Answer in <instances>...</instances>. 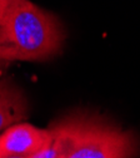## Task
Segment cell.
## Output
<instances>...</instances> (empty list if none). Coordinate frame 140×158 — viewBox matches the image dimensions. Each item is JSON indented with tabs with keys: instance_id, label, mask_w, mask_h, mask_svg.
I'll return each instance as SVG.
<instances>
[{
	"instance_id": "3",
	"label": "cell",
	"mask_w": 140,
	"mask_h": 158,
	"mask_svg": "<svg viewBox=\"0 0 140 158\" xmlns=\"http://www.w3.org/2000/svg\"><path fill=\"white\" fill-rule=\"evenodd\" d=\"M51 129H40L29 123H16L0 134V157H30L53 141Z\"/></svg>"
},
{
	"instance_id": "5",
	"label": "cell",
	"mask_w": 140,
	"mask_h": 158,
	"mask_svg": "<svg viewBox=\"0 0 140 158\" xmlns=\"http://www.w3.org/2000/svg\"><path fill=\"white\" fill-rule=\"evenodd\" d=\"M0 158H25V157H20V156H5V157H0Z\"/></svg>"
},
{
	"instance_id": "4",
	"label": "cell",
	"mask_w": 140,
	"mask_h": 158,
	"mask_svg": "<svg viewBox=\"0 0 140 158\" xmlns=\"http://www.w3.org/2000/svg\"><path fill=\"white\" fill-rule=\"evenodd\" d=\"M28 115V103L23 93L9 81H0V134Z\"/></svg>"
},
{
	"instance_id": "6",
	"label": "cell",
	"mask_w": 140,
	"mask_h": 158,
	"mask_svg": "<svg viewBox=\"0 0 140 158\" xmlns=\"http://www.w3.org/2000/svg\"><path fill=\"white\" fill-rule=\"evenodd\" d=\"M3 3H4V0H0V8H2V5H3Z\"/></svg>"
},
{
	"instance_id": "1",
	"label": "cell",
	"mask_w": 140,
	"mask_h": 158,
	"mask_svg": "<svg viewBox=\"0 0 140 158\" xmlns=\"http://www.w3.org/2000/svg\"><path fill=\"white\" fill-rule=\"evenodd\" d=\"M65 33L59 19L30 0H4L0 8V60L40 62L60 53Z\"/></svg>"
},
{
	"instance_id": "2",
	"label": "cell",
	"mask_w": 140,
	"mask_h": 158,
	"mask_svg": "<svg viewBox=\"0 0 140 158\" xmlns=\"http://www.w3.org/2000/svg\"><path fill=\"white\" fill-rule=\"evenodd\" d=\"M70 141L62 158H139L140 139L90 115L68 117Z\"/></svg>"
}]
</instances>
